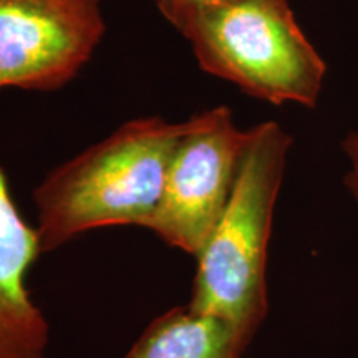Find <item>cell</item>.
Returning <instances> with one entry per match:
<instances>
[{
    "mask_svg": "<svg viewBox=\"0 0 358 358\" xmlns=\"http://www.w3.org/2000/svg\"><path fill=\"white\" fill-rule=\"evenodd\" d=\"M245 352L229 324L186 303L156 317L123 358H243Z\"/></svg>",
    "mask_w": 358,
    "mask_h": 358,
    "instance_id": "obj_7",
    "label": "cell"
},
{
    "mask_svg": "<svg viewBox=\"0 0 358 358\" xmlns=\"http://www.w3.org/2000/svg\"><path fill=\"white\" fill-rule=\"evenodd\" d=\"M222 2H226V0H155L161 15H163L178 32L192 19V17L198 15L199 12Z\"/></svg>",
    "mask_w": 358,
    "mask_h": 358,
    "instance_id": "obj_8",
    "label": "cell"
},
{
    "mask_svg": "<svg viewBox=\"0 0 358 358\" xmlns=\"http://www.w3.org/2000/svg\"><path fill=\"white\" fill-rule=\"evenodd\" d=\"M342 150L348 158V171L343 176V185L358 204V131L348 133L343 138Z\"/></svg>",
    "mask_w": 358,
    "mask_h": 358,
    "instance_id": "obj_9",
    "label": "cell"
},
{
    "mask_svg": "<svg viewBox=\"0 0 358 358\" xmlns=\"http://www.w3.org/2000/svg\"><path fill=\"white\" fill-rule=\"evenodd\" d=\"M249 141L250 128L237 127L227 106L186 120L148 231L198 256L229 203Z\"/></svg>",
    "mask_w": 358,
    "mask_h": 358,
    "instance_id": "obj_4",
    "label": "cell"
},
{
    "mask_svg": "<svg viewBox=\"0 0 358 358\" xmlns=\"http://www.w3.org/2000/svg\"><path fill=\"white\" fill-rule=\"evenodd\" d=\"M186 122L145 116L52 169L34 189L40 252L111 226L148 229Z\"/></svg>",
    "mask_w": 358,
    "mask_h": 358,
    "instance_id": "obj_1",
    "label": "cell"
},
{
    "mask_svg": "<svg viewBox=\"0 0 358 358\" xmlns=\"http://www.w3.org/2000/svg\"><path fill=\"white\" fill-rule=\"evenodd\" d=\"M290 148L277 122L250 128L229 203L196 256L187 306L229 324L248 348L267 319L268 243Z\"/></svg>",
    "mask_w": 358,
    "mask_h": 358,
    "instance_id": "obj_2",
    "label": "cell"
},
{
    "mask_svg": "<svg viewBox=\"0 0 358 358\" xmlns=\"http://www.w3.org/2000/svg\"><path fill=\"white\" fill-rule=\"evenodd\" d=\"M105 30L103 0H0V90L64 88Z\"/></svg>",
    "mask_w": 358,
    "mask_h": 358,
    "instance_id": "obj_5",
    "label": "cell"
},
{
    "mask_svg": "<svg viewBox=\"0 0 358 358\" xmlns=\"http://www.w3.org/2000/svg\"><path fill=\"white\" fill-rule=\"evenodd\" d=\"M206 73L272 105L315 108L327 73L289 0H226L179 30Z\"/></svg>",
    "mask_w": 358,
    "mask_h": 358,
    "instance_id": "obj_3",
    "label": "cell"
},
{
    "mask_svg": "<svg viewBox=\"0 0 358 358\" xmlns=\"http://www.w3.org/2000/svg\"><path fill=\"white\" fill-rule=\"evenodd\" d=\"M38 234L17 209L0 169V358H45L50 325L27 287Z\"/></svg>",
    "mask_w": 358,
    "mask_h": 358,
    "instance_id": "obj_6",
    "label": "cell"
}]
</instances>
